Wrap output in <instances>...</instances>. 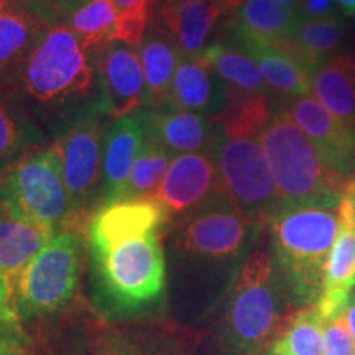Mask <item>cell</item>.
I'll return each instance as SVG.
<instances>
[{"instance_id":"cell-1","label":"cell","mask_w":355,"mask_h":355,"mask_svg":"<svg viewBox=\"0 0 355 355\" xmlns=\"http://www.w3.org/2000/svg\"><path fill=\"white\" fill-rule=\"evenodd\" d=\"M260 229L224 198L178 224L168 291L178 322H198L224 298Z\"/></svg>"},{"instance_id":"cell-2","label":"cell","mask_w":355,"mask_h":355,"mask_svg":"<svg viewBox=\"0 0 355 355\" xmlns=\"http://www.w3.org/2000/svg\"><path fill=\"white\" fill-rule=\"evenodd\" d=\"M220 301L216 324L220 355H259L272 347L296 313L266 250L248 254Z\"/></svg>"},{"instance_id":"cell-3","label":"cell","mask_w":355,"mask_h":355,"mask_svg":"<svg viewBox=\"0 0 355 355\" xmlns=\"http://www.w3.org/2000/svg\"><path fill=\"white\" fill-rule=\"evenodd\" d=\"M340 198L279 204L266 220L272 257L295 304H316L339 232Z\"/></svg>"},{"instance_id":"cell-4","label":"cell","mask_w":355,"mask_h":355,"mask_svg":"<svg viewBox=\"0 0 355 355\" xmlns=\"http://www.w3.org/2000/svg\"><path fill=\"white\" fill-rule=\"evenodd\" d=\"M99 300L114 314L140 313L166 291V255L162 232L89 248Z\"/></svg>"},{"instance_id":"cell-5","label":"cell","mask_w":355,"mask_h":355,"mask_svg":"<svg viewBox=\"0 0 355 355\" xmlns=\"http://www.w3.org/2000/svg\"><path fill=\"white\" fill-rule=\"evenodd\" d=\"M260 141L272 168L279 204L343 196L349 180L327 165L318 145L279 104L261 132Z\"/></svg>"},{"instance_id":"cell-6","label":"cell","mask_w":355,"mask_h":355,"mask_svg":"<svg viewBox=\"0 0 355 355\" xmlns=\"http://www.w3.org/2000/svg\"><path fill=\"white\" fill-rule=\"evenodd\" d=\"M0 207L56 232L73 230V212L56 141L20 155L0 171Z\"/></svg>"},{"instance_id":"cell-7","label":"cell","mask_w":355,"mask_h":355,"mask_svg":"<svg viewBox=\"0 0 355 355\" xmlns=\"http://www.w3.org/2000/svg\"><path fill=\"white\" fill-rule=\"evenodd\" d=\"M17 79L35 102L55 107L87 97L94 69L73 30L66 24H53L21 63Z\"/></svg>"},{"instance_id":"cell-8","label":"cell","mask_w":355,"mask_h":355,"mask_svg":"<svg viewBox=\"0 0 355 355\" xmlns=\"http://www.w3.org/2000/svg\"><path fill=\"white\" fill-rule=\"evenodd\" d=\"M81 232L66 229L30 261L17 290L20 321L50 316L73 300L81 277Z\"/></svg>"},{"instance_id":"cell-9","label":"cell","mask_w":355,"mask_h":355,"mask_svg":"<svg viewBox=\"0 0 355 355\" xmlns=\"http://www.w3.org/2000/svg\"><path fill=\"white\" fill-rule=\"evenodd\" d=\"M211 155L217 166L222 198L248 219L266 224L279 206V199L261 141L225 139L217 133Z\"/></svg>"},{"instance_id":"cell-10","label":"cell","mask_w":355,"mask_h":355,"mask_svg":"<svg viewBox=\"0 0 355 355\" xmlns=\"http://www.w3.org/2000/svg\"><path fill=\"white\" fill-rule=\"evenodd\" d=\"M63 163L64 184L73 212V230H87L97 204L104 202L102 171V130L96 115L79 119L56 141Z\"/></svg>"},{"instance_id":"cell-11","label":"cell","mask_w":355,"mask_h":355,"mask_svg":"<svg viewBox=\"0 0 355 355\" xmlns=\"http://www.w3.org/2000/svg\"><path fill=\"white\" fill-rule=\"evenodd\" d=\"M152 198L165 206L170 222L178 224L220 199L219 175L212 155H176Z\"/></svg>"},{"instance_id":"cell-12","label":"cell","mask_w":355,"mask_h":355,"mask_svg":"<svg viewBox=\"0 0 355 355\" xmlns=\"http://www.w3.org/2000/svg\"><path fill=\"white\" fill-rule=\"evenodd\" d=\"M55 234L56 230L48 225L0 207V306L3 309L17 314V290L21 273Z\"/></svg>"},{"instance_id":"cell-13","label":"cell","mask_w":355,"mask_h":355,"mask_svg":"<svg viewBox=\"0 0 355 355\" xmlns=\"http://www.w3.org/2000/svg\"><path fill=\"white\" fill-rule=\"evenodd\" d=\"M355 288V191L347 184L339 202V232L327 257L316 308L324 321L340 316Z\"/></svg>"},{"instance_id":"cell-14","label":"cell","mask_w":355,"mask_h":355,"mask_svg":"<svg viewBox=\"0 0 355 355\" xmlns=\"http://www.w3.org/2000/svg\"><path fill=\"white\" fill-rule=\"evenodd\" d=\"M102 109L115 119L127 117L145 104V79L139 53L125 43L112 42L96 51Z\"/></svg>"},{"instance_id":"cell-15","label":"cell","mask_w":355,"mask_h":355,"mask_svg":"<svg viewBox=\"0 0 355 355\" xmlns=\"http://www.w3.org/2000/svg\"><path fill=\"white\" fill-rule=\"evenodd\" d=\"M301 130L318 145L332 170L350 180L355 170V128H350L332 115L311 96L293 97L279 102Z\"/></svg>"},{"instance_id":"cell-16","label":"cell","mask_w":355,"mask_h":355,"mask_svg":"<svg viewBox=\"0 0 355 355\" xmlns=\"http://www.w3.org/2000/svg\"><path fill=\"white\" fill-rule=\"evenodd\" d=\"M170 216L155 198L119 199L102 204L87 224L89 248L107 247L125 239L162 232Z\"/></svg>"},{"instance_id":"cell-17","label":"cell","mask_w":355,"mask_h":355,"mask_svg":"<svg viewBox=\"0 0 355 355\" xmlns=\"http://www.w3.org/2000/svg\"><path fill=\"white\" fill-rule=\"evenodd\" d=\"M146 132L171 153H211L217 128L211 117L173 105L144 112Z\"/></svg>"},{"instance_id":"cell-18","label":"cell","mask_w":355,"mask_h":355,"mask_svg":"<svg viewBox=\"0 0 355 355\" xmlns=\"http://www.w3.org/2000/svg\"><path fill=\"white\" fill-rule=\"evenodd\" d=\"M146 137L144 115H127L110 127L105 137L104 159V202L125 198L128 178Z\"/></svg>"},{"instance_id":"cell-19","label":"cell","mask_w":355,"mask_h":355,"mask_svg":"<svg viewBox=\"0 0 355 355\" xmlns=\"http://www.w3.org/2000/svg\"><path fill=\"white\" fill-rule=\"evenodd\" d=\"M157 24L168 33L181 56L198 58L222 15L212 0H173L162 3Z\"/></svg>"},{"instance_id":"cell-20","label":"cell","mask_w":355,"mask_h":355,"mask_svg":"<svg viewBox=\"0 0 355 355\" xmlns=\"http://www.w3.org/2000/svg\"><path fill=\"white\" fill-rule=\"evenodd\" d=\"M225 38L239 44L243 51L254 58V61L259 64L261 71V76H263L266 86L282 99L309 96V69L303 63H300L298 60L272 46V44L250 38L247 35L232 32L229 28Z\"/></svg>"},{"instance_id":"cell-21","label":"cell","mask_w":355,"mask_h":355,"mask_svg":"<svg viewBox=\"0 0 355 355\" xmlns=\"http://www.w3.org/2000/svg\"><path fill=\"white\" fill-rule=\"evenodd\" d=\"M227 104L224 83L198 58L181 56L171 86L170 105L214 119Z\"/></svg>"},{"instance_id":"cell-22","label":"cell","mask_w":355,"mask_h":355,"mask_svg":"<svg viewBox=\"0 0 355 355\" xmlns=\"http://www.w3.org/2000/svg\"><path fill=\"white\" fill-rule=\"evenodd\" d=\"M140 51L145 79V104L153 109L166 107L171 102V86L181 51L157 21L146 30Z\"/></svg>"},{"instance_id":"cell-23","label":"cell","mask_w":355,"mask_h":355,"mask_svg":"<svg viewBox=\"0 0 355 355\" xmlns=\"http://www.w3.org/2000/svg\"><path fill=\"white\" fill-rule=\"evenodd\" d=\"M300 20L298 10L282 6L278 0H245L225 26L279 48L295 35Z\"/></svg>"},{"instance_id":"cell-24","label":"cell","mask_w":355,"mask_h":355,"mask_svg":"<svg viewBox=\"0 0 355 355\" xmlns=\"http://www.w3.org/2000/svg\"><path fill=\"white\" fill-rule=\"evenodd\" d=\"M347 37V24L334 12L319 19H301L293 37L278 50L303 63L306 68H316L318 64L340 55V46Z\"/></svg>"},{"instance_id":"cell-25","label":"cell","mask_w":355,"mask_h":355,"mask_svg":"<svg viewBox=\"0 0 355 355\" xmlns=\"http://www.w3.org/2000/svg\"><path fill=\"white\" fill-rule=\"evenodd\" d=\"M198 60L209 66L229 91L268 94L270 89L254 58L229 38L207 44Z\"/></svg>"},{"instance_id":"cell-26","label":"cell","mask_w":355,"mask_h":355,"mask_svg":"<svg viewBox=\"0 0 355 355\" xmlns=\"http://www.w3.org/2000/svg\"><path fill=\"white\" fill-rule=\"evenodd\" d=\"M48 26L26 7L0 13V79L19 73L21 63L37 46Z\"/></svg>"},{"instance_id":"cell-27","label":"cell","mask_w":355,"mask_h":355,"mask_svg":"<svg viewBox=\"0 0 355 355\" xmlns=\"http://www.w3.org/2000/svg\"><path fill=\"white\" fill-rule=\"evenodd\" d=\"M311 91L316 99L350 128H355V86L350 76L347 53H340L311 69Z\"/></svg>"},{"instance_id":"cell-28","label":"cell","mask_w":355,"mask_h":355,"mask_svg":"<svg viewBox=\"0 0 355 355\" xmlns=\"http://www.w3.org/2000/svg\"><path fill=\"white\" fill-rule=\"evenodd\" d=\"M227 92L224 110L211 119L217 133L225 139H257L268 125L275 114L270 94H248V92Z\"/></svg>"},{"instance_id":"cell-29","label":"cell","mask_w":355,"mask_h":355,"mask_svg":"<svg viewBox=\"0 0 355 355\" xmlns=\"http://www.w3.org/2000/svg\"><path fill=\"white\" fill-rule=\"evenodd\" d=\"M119 10L114 0H89L68 19L84 51H99L112 43L117 26Z\"/></svg>"},{"instance_id":"cell-30","label":"cell","mask_w":355,"mask_h":355,"mask_svg":"<svg viewBox=\"0 0 355 355\" xmlns=\"http://www.w3.org/2000/svg\"><path fill=\"white\" fill-rule=\"evenodd\" d=\"M173 158V153L146 132L144 145L133 162L123 199L152 198L162 184Z\"/></svg>"},{"instance_id":"cell-31","label":"cell","mask_w":355,"mask_h":355,"mask_svg":"<svg viewBox=\"0 0 355 355\" xmlns=\"http://www.w3.org/2000/svg\"><path fill=\"white\" fill-rule=\"evenodd\" d=\"M272 347L279 355H324V319L316 304L296 311Z\"/></svg>"},{"instance_id":"cell-32","label":"cell","mask_w":355,"mask_h":355,"mask_svg":"<svg viewBox=\"0 0 355 355\" xmlns=\"http://www.w3.org/2000/svg\"><path fill=\"white\" fill-rule=\"evenodd\" d=\"M119 17L115 26L114 42L125 43L128 46H141L148 30L150 12L155 0H114Z\"/></svg>"},{"instance_id":"cell-33","label":"cell","mask_w":355,"mask_h":355,"mask_svg":"<svg viewBox=\"0 0 355 355\" xmlns=\"http://www.w3.org/2000/svg\"><path fill=\"white\" fill-rule=\"evenodd\" d=\"M24 148V133L20 125L0 101V171L20 157Z\"/></svg>"},{"instance_id":"cell-34","label":"cell","mask_w":355,"mask_h":355,"mask_svg":"<svg viewBox=\"0 0 355 355\" xmlns=\"http://www.w3.org/2000/svg\"><path fill=\"white\" fill-rule=\"evenodd\" d=\"M324 355H355V340L343 314L324 321Z\"/></svg>"},{"instance_id":"cell-35","label":"cell","mask_w":355,"mask_h":355,"mask_svg":"<svg viewBox=\"0 0 355 355\" xmlns=\"http://www.w3.org/2000/svg\"><path fill=\"white\" fill-rule=\"evenodd\" d=\"M86 2L89 0H21L24 7L37 13L46 24L68 20Z\"/></svg>"},{"instance_id":"cell-36","label":"cell","mask_w":355,"mask_h":355,"mask_svg":"<svg viewBox=\"0 0 355 355\" xmlns=\"http://www.w3.org/2000/svg\"><path fill=\"white\" fill-rule=\"evenodd\" d=\"M94 355H166L153 345L141 344L140 340L125 336H109L101 339L94 349Z\"/></svg>"},{"instance_id":"cell-37","label":"cell","mask_w":355,"mask_h":355,"mask_svg":"<svg viewBox=\"0 0 355 355\" xmlns=\"http://www.w3.org/2000/svg\"><path fill=\"white\" fill-rule=\"evenodd\" d=\"M24 340L20 318L0 306V355H19Z\"/></svg>"},{"instance_id":"cell-38","label":"cell","mask_w":355,"mask_h":355,"mask_svg":"<svg viewBox=\"0 0 355 355\" xmlns=\"http://www.w3.org/2000/svg\"><path fill=\"white\" fill-rule=\"evenodd\" d=\"M332 12V0H301V19H319Z\"/></svg>"},{"instance_id":"cell-39","label":"cell","mask_w":355,"mask_h":355,"mask_svg":"<svg viewBox=\"0 0 355 355\" xmlns=\"http://www.w3.org/2000/svg\"><path fill=\"white\" fill-rule=\"evenodd\" d=\"M343 318L345 321V326H347V329L350 334H352L354 340H355V295L350 296L347 306H345L344 313H343Z\"/></svg>"},{"instance_id":"cell-40","label":"cell","mask_w":355,"mask_h":355,"mask_svg":"<svg viewBox=\"0 0 355 355\" xmlns=\"http://www.w3.org/2000/svg\"><path fill=\"white\" fill-rule=\"evenodd\" d=\"M216 3L217 8H219L220 13H225V15H230V13L237 12V8L242 6L245 0H212Z\"/></svg>"},{"instance_id":"cell-41","label":"cell","mask_w":355,"mask_h":355,"mask_svg":"<svg viewBox=\"0 0 355 355\" xmlns=\"http://www.w3.org/2000/svg\"><path fill=\"white\" fill-rule=\"evenodd\" d=\"M337 3L345 15H355V0H337Z\"/></svg>"},{"instance_id":"cell-42","label":"cell","mask_w":355,"mask_h":355,"mask_svg":"<svg viewBox=\"0 0 355 355\" xmlns=\"http://www.w3.org/2000/svg\"><path fill=\"white\" fill-rule=\"evenodd\" d=\"M24 7L21 0H0V13L12 10V8H19Z\"/></svg>"},{"instance_id":"cell-43","label":"cell","mask_w":355,"mask_h":355,"mask_svg":"<svg viewBox=\"0 0 355 355\" xmlns=\"http://www.w3.org/2000/svg\"><path fill=\"white\" fill-rule=\"evenodd\" d=\"M347 63H349L350 76H352V81H354V86H355V50L347 53Z\"/></svg>"},{"instance_id":"cell-44","label":"cell","mask_w":355,"mask_h":355,"mask_svg":"<svg viewBox=\"0 0 355 355\" xmlns=\"http://www.w3.org/2000/svg\"><path fill=\"white\" fill-rule=\"evenodd\" d=\"M282 6L285 7H290V8H295V10L300 12V6H301V0H278Z\"/></svg>"},{"instance_id":"cell-45","label":"cell","mask_w":355,"mask_h":355,"mask_svg":"<svg viewBox=\"0 0 355 355\" xmlns=\"http://www.w3.org/2000/svg\"><path fill=\"white\" fill-rule=\"evenodd\" d=\"M259 355H279V354L273 347H268L266 350H263V352H260Z\"/></svg>"},{"instance_id":"cell-46","label":"cell","mask_w":355,"mask_h":355,"mask_svg":"<svg viewBox=\"0 0 355 355\" xmlns=\"http://www.w3.org/2000/svg\"><path fill=\"white\" fill-rule=\"evenodd\" d=\"M347 186H349L350 189L355 191V178H350V180L347 181Z\"/></svg>"},{"instance_id":"cell-47","label":"cell","mask_w":355,"mask_h":355,"mask_svg":"<svg viewBox=\"0 0 355 355\" xmlns=\"http://www.w3.org/2000/svg\"><path fill=\"white\" fill-rule=\"evenodd\" d=\"M155 2H158V3H168V2H173V0H155Z\"/></svg>"},{"instance_id":"cell-48","label":"cell","mask_w":355,"mask_h":355,"mask_svg":"<svg viewBox=\"0 0 355 355\" xmlns=\"http://www.w3.org/2000/svg\"><path fill=\"white\" fill-rule=\"evenodd\" d=\"M354 32H355V21H354Z\"/></svg>"}]
</instances>
